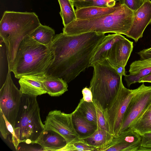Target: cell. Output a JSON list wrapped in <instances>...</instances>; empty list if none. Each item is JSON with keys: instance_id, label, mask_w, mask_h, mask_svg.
<instances>
[{"instance_id": "1", "label": "cell", "mask_w": 151, "mask_h": 151, "mask_svg": "<svg viewBox=\"0 0 151 151\" xmlns=\"http://www.w3.org/2000/svg\"><path fill=\"white\" fill-rule=\"evenodd\" d=\"M105 36L95 32L55 35L50 46L53 58L45 74L69 83L90 67L94 52Z\"/></svg>"}, {"instance_id": "2", "label": "cell", "mask_w": 151, "mask_h": 151, "mask_svg": "<svg viewBox=\"0 0 151 151\" xmlns=\"http://www.w3.org/2000/svg\"><path fill=\"white\" fill-rule=\"evenodd\" d=\"M40 24L35 12H4L0 22V37L5 46L8 69L10 70L21 41Z\"/></svg>"}, {"instance_id": "3", "label": "cell", "mask_w": 151, "mask_h": 151, "mask_svg": "<svg viewBox=\"0 0 151 151\" xmlns=\"http://www.w3.org/2000/svg\"><path fill=\"white\" fill-rule=\"evenodd\" d=\"M53 58L50 47L27 35L18 46L11 71L18 79L24 76L45 74Z\"/></svg>"}, {"instance_id": "4", "label": "cell", "mask_w": 151, "mask_h": 151, "mask_svg": "<svg viewBox=\"0 0 151 151\" xmlns=\"http://www.w3.org/2000/svg\"><path fill=\"white\" fill-rule=\"evenodd\" d=\"M133 14V11L121 4L110 14L90 19H76L64 27L63 33L68 35L88 32L114 33L126 35L132 26Z\"/></svg>"}, {"instance_id": "5", "label": "cell", "mask_w": 151, "mask_h": 151, "mask_svg": "<svg viewBox=\"0 0 151 151\" xmlns=\"http://www.w3.org/2000/svg\"><path fill=\"white\" fill-rule=\"evenodd\" d=\"M37 97L22 95L14 128L16 150L20 143L35 144L45 130Z\"/></svg>"}, {"instance_id": "6", "label": "cell", "mask_w": 151, "mask_h": 151, "mask_svg": "<svg viewBox=\"0 0 151 151\" xmlns=\"http://www.w3.org/2000/svg\"><path fill=\"white\" fill-rule=\"evenodd\" d=\"M89 88L94 104L104 112L109 107L123 84L122 76L106 60L94 64Z\"/></svg>"}, {"instance_id": "7", "label": "cell", "mask_w": 151, "mask_h": 151, "mask_svg": "<svg viewBox=\"0 0 151 151\" xmlns=\"http://www.w3.org/2000/svg\"><path fill=\"white\" fill-rule=\"evenodd\" d=\"M151 105V86H146L143 83L137 88L128 105L118 135L132 129Z\"/></svg>"}, {"instance_id": "8", "label": "cell", "mask_w": 151, "mask_h": 151, "mask_svg": "<svg viewBox=\"0 0 151 151\" xmlns=\"http://www.w3.org/2000/svg\"><path fill=\"white\" fill-rule=\"evenodd\" d=\"M137 90L129 89L123 84L111 104L104 112L107 125L111 134L117 137L128 105Z\"/></svg>"}, {"instance_id": "9", "label": "cell", "mask_w": 151, "mask_h": 151, "mask_svg": "<svg viewBox=\"0 0 151 151\" xmlns=\"http://www.w3.org/2000/svg\"><path fill=\"white\" fill-rule=\"evenodd\" d=\"M8 69L6 80L0 90V110L14 128L22 93L12 79Z\"/></svg>"}, {"instance_id": "10", "label": "cell", "mask_w": 151, "mask_h": 151, "mask_svg": "<svg viewBox=\"0 0 151 151\" xmlns=\"http://www.w3.org/2000/svg\"><path fill=\"white\" fill-rule=\"evenodd\" d=\"M73 113L66 114L57 110L50 111L44 122L45 130L59 134L65 139L67 144L79 139L73 122Z\"/></svg>"}, {"instance_id": "11", "label": "cell", "mask_w": 151, "mask_h": 151, "mask_svg": "<svg viewBox=\"0 0 151 151\" xmlns=\"http://www.w3.org/2000/svg\"><path fill=\"white\" fill-rule=\"evenodd\" d=\"M151 23V1L145 0L142 5L133 11L132 26L126 35L135 42L143 37L144 31Z\"/></svg>"}, {"instance_id": "12", "label": "cell", "mask_w": 151, "mask_h": 151, "mask_svg": "<svg viewBox=\"0 0 151 151\" xmlns=\"http://www.w3.org/2000/svg\"><path fill=\"white\" fill-rule=\"evenodd\" d=\"M133 47V42L121 35L110 50L106 60L115 69L121 66L125 67Z\"/></svg>"}, {"instance_id": "13", "label": "cell", "mask_w": 151, "mask_h": 151, "mask_svg": "<svg viewBox=\"0 0 151 151\" xmlns=\"http://www.w3.org/2000/svg\"><path fill=\"white\" fill-rule=\"evenodd\" d=\"M29 76L41 82L46 93L51 96H59L68 90V83L61 78L45 74Z\"/></svg>"}, {"instance_id": "14", "label": "cell", "mask_w": 151, "mask_h": 151, "mask_svg": "<svg viewBox=\"0 0 151 151\" xmlns=\"http://www.w3.org/2000/svg\"><path fill=\"white\" fill-rule=\"evenodd\" d=\"M35 144L39 145L43 151H59L67 143L65 139L57 133L45 130Z\"/></svg>"}, {"instance_id": "15", "label": "cell", "mask_w": 151, "mask_h": 151, "mask_svg": "<svg viewBox=\"0 0 151 151\" xmlns=\"http://www.w3.org/2000/svg\"><path fill=\"white\" fill-rule=\"evenodd\" d=\"M121 35L114 33L105 36L94 52L90 60V67H93L94 64L102 62L107 59L110 50Z\"/></svg>"}, {"instance_id": "16", "label": "cell", "mask_w": 151, "mask_h": 151, "mask_svg": "<svg viewBox=\"0 0 151 151\" xmlns=\"http://www.w3.org/2000/svg\"><path fill=\"white\" fill-rule=\"evenodd\" d=\"M114 137L109 132L97 127L91 135L81 139L88 145L94 147L96 151H104L111 143Z\"/></svg>"}, {"instance_id": "17", "label": "cell", "mask_w": 151, "mask_h": 151, "mask_svg": "<svg viewBox=\"0 0 151 151\" xmlns=\"http://www.w3.org/2000/svg\"><path fill=\"white\" fill-rule=\"evenodd\" d=\"M20 90L22 94L37 96L46 93L43 83L29 76H24L19 79Z\"/></svg>"}, {"instance_id": "18", "label": "cell", "mask_w": 151, "mask_h": 151, "mask_svg": "<svg viewBox=\"0 0 151 151\" xmlns=\"http://www.w3.org/2000/svg\"><path fill=\"white\" fill-rule=\"evenodd\" d=\"M119 2L112 7H89L76 9V19H90L111 14L114 12L120 5Z\"/></svg>"}, {"instance_id": "19", "label": "cell", "mask_w": 151, "mask_h": 151, "mask_svg": "<svg viewBox=\"0 0 151 151\" xmlns=\"http://www.w3.org/2000/svg\"><path fill=\"white\" fill-rule=\"evenodd\" d=\"M73 113L72 119L73 126L80 139L90 136L97 129V124L85 119L78 111L77 107Z\"/></svg>"}, {"instance_id": "20", "label": "cell", "mask_w": 151, "mask_h": 151, "mask_svg": "<svg viewBox=\"0 0 151 151\" xmlns=\"http://www.w3.org/2000/svg\"><path fill=\"white\" fill-rule=\"evenodd\" d=\"M29 35L40 44L50 47L55 36V31L49 27L41 24Z\"/></svg>"}, {"instance_id": "21", "label": "cell", "mask_w": 151, "mask_h": 151, "mask_svg": "<svg viewBox=\"0 0 151 151\" xmlns=\"http://www.w3.org/2000/svg\"><path fill=\"white\" fill-rule=\"evenodd\" d=\"M60 11L59 14L65 27L76 19L72 0H58Z\"/></svg>"}, {"instance_id": "22", "label": "cell", "mask_w": 151, "mask_h": 151, "mask_svg": "<svg viewBox=\"0 0 151 151\" xmlns=\"http://www.w3.org/2000/svg\"><path fill=\"white\" fill-rule=\"evenodd\" d=\"M77 108L78 111L85 119L97 124L96 110L93 102L85 101L82 98Z\"/></svg>"}, {"instance_id": "23", "label": "cell", "mask_w": 151, "mask_h": 151, "mask_svg": "<svg viewBox=\"0 0 151 151\" xmlns=\"http://www.w3.org/2000/svg\"><path fill=\"white\" fill-rule=\"evenodd\" d=\"M132 129L140 135L151 132V105L134 124Z\"/></svg>"}, {"instance_id": "24", "label": "cell", "mask_w": 151, "mask_h": 151, "mask_svg": "<svg viewBox=\"0 0 151 151\" xmlns=\"http://www.w3.org/2000/svg\"><path fill=\"white\" fill-rule=\"evenodd\" d=\"M120 0H72L76 9L89 7H111Z\"/></svg>"}, {"instance_id": "25", "label": "cell", "mask_w": 151, "mask_h": 151, "mask_svg": "<svg viewBox=\"0 0 151 151\" xmlns=\"http://www.w3.org/2000/svg\"><path fill=\"white\" fill-rule=\"evenodd\" d=\"M0 131L3 138L8 139L13 144L15 141L14 128L0 110Z\"/></svg>"}, {"instance_id": "26", "label": "cell", "mask_w": 151, "mask_h": 151, "mask_svg": "<svg viewBox=\"0 0 151 151\" xmlns=\"http://www.w3.org/2000/svg\"><path fill=\"white\" fill-rule=\"evenodd\" d=\"M141 140L140 135L133 129H131L114 137L112 140L125 142L140 146Z\"/></svg>"}, {"instance_id": "27", "label": "cell", "mask_w": 151, "mask_h": 151, "mask_svg": "<svg viewBox=\"0 0 151 151\" xmlns=\"http://www.w3.org/2000/svg\"><path fill=\"white\" fill-rule=\"evenodd\" d=\"M139 147V145L112 140L104 151H138Z\"/></svg>"}, {"instance_id": "28", "label": "cell", "mask_w": 151, "mask_h": 151, "mask_svg": "<svg viewBox=\"0 0 151 151\" xmlns=\"http://www.w3.org/2000/svg\"><path fill=\"white\" fill-rule=\"evenodd\" d=\"M96 151L94 147L84 142L81 139L67 144L59 151Z\"/></svg>"}, {"instance_id": "29", "label": "cell", "mask_w": 151, "mask_h": 151, "mask_svg": "<svg viewBox=\"0 0 151 151\" xmlns=\"http://www.w3.org/2000/svg\"><path fill=\"white\" fill-rule=\"evenodd\" d=\"M151 73V67L142 69L135 73L129 74L124 76V79L127 85L129 87L130 85L137 82H138L139 80Z\"/></svg>"}, {"instance_id": "30", "label": "cell", "mask_w": 151, "mask_h": 151, "mask_svg": "<svg viewBox=\"0 0 151 151\" xmlns=\"http://www.w3.org/2000/svg\"><path fill=\"white\" fill-rule=\"evenodd\" d=\"M151 67V57L143 60H135L130 64L129 72V74L134 73L139 71Z\"/></svg>"}, {"instance_id": "31", "label": "cell", "mask_w": 151, "mask_h": 151, "mask_svg": "<svg viewBox=\"0 0 151 151\" xmlns=\"http://www.w3.org/2000/svg\"><path fill=\"white\" fill-rule=\"evenodd\" d=\"M94 104L96 111L98 127L105 130L111 134L107 125L104 112L97 105Z\"/></svg>"}, {"instance_id": "32", "label": "cell", "mask_w": 151, "mask_h": 151, "mask_svg": "<svg viewBox=\"0 0 151 151\" xmlns=\"http://www.w3.org/2000/svg\"><path fill=\"white\" fill-rule=\"evenodd\" d=\"M141 140L138 151H151V132L140 135Z\"/></svg>"}, {"instance_id": "33", "label": "cell", "mask_w": 151, "mask_h": 151, "mask_svg": "<svg viewBox=\"0 0 151 151\" xmlns=\"http://www.w3.org/2000/svg\"><path fill=\"white\" fill-rule=\"evenodd\" d=\"M145 0H120L119 3L124 5L133 11L138 9Z\"/></svg>"}, {"instance_id": "34", "label": "cell", "mask_w": 151, "mask_h": 151, "mask_svg": "<svg viewBox=\"0 0 151 151\" xmlns=\"http://www.w3.org/2000/svg\"><path fill=\"white\" fill-rule=\"evenodd\" d=\"M83 101L87 102H93V97L92 92L89 88H83L82 91Z\"/></svg>"}, {"instance_id": "35", "label": "cell", "mask_w": 151, "mask_h": 151, "mask_svg": "<svg viewBox=\"0 0 151 151\" xmlns=\"http://www.w3.org/2000/svg\"><path fill=\"white\" fill-rule=\"evenodd\" d=\"M141 60H143L151 57V47L140 51L137 53Z\"/></svg>"}, {"instance_id": "36", "label": "cell", "mask_w": 151, "mask_h": 151, "mask_svg": "<svg viewBox=\"0 0 151 151\" xmlns=\"http://www.w3.org/2000/svg\"><path fill=\"white\" fill-rule=\"evenodd\" d=\"M149 82L151 83V73L141 78L139 81V83Z\"/></svg>"}, {"instance_id": "37", "label": "cell", "mask_w": 151, "mask_h": 151, "mask_svg": "<svg viewBox=\"0 0 151 151\" xmlns=\"http://www.w3.org/2000/svg\"><path fill=\"white\" fill-rule=\"evenodd\" d=\"M115 69L118 73L122 76H124L126 74L125 67L121 66Z\"/></svg>"}, {"instance_id": "38", "label": "cell", "mask_w": 151, "mask_h": 151, "mask_svg": "<svg viewBox=\"0 0 151 151\" xmlns=\"http://www.w3.org/2000/svg\"></svg>"}]
</instances>
